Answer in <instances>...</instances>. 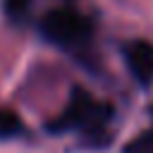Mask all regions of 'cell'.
<instances>
[{
  "instance_id": "cell-1",
  "label": "cell",
  "mask_w": 153,
  "mask_h": 153,
  "mask_svg": "<svg viewBox=\"0 0 153 153\" xmlns=\"http://www.w3.org/2000/svg\"><path fill=\"white\" fill-rule=\"evenodd\" d=\"M112 120V108L98 98H93L84 88H74L67 108L50 127L55 131H79L88 146H105L108 124Z\"/></svg>"
},
{
  "instance_id": "cell-2",
  "label": "cell",
  "mask_w": 153,
  "mask_h": 153,
  "mask_svg": "<svg viewBox=\"0 0 153 153\" xmlns=\"http://www.w3.org/2000/svg\"><path fill=\"white\" fill-rule=\"evenodd\" d=\"M41 33L57 48L79 50L91 41L93 24L86 14H81L74 7H57L41 19Z\"/></svg>"
},
{
  "instance_id": "cell-3",
  "label": "cell",
  "mask_w": 153,
  "mask_h": 153,
  "mask_svg": "<svg viewBox=\"0 0 153 153\" xmlns=\"http://www.w3.org/2000/svg\"><path fill=\"white\" fill-rule=\"evenodd\" d=\"M122 55H124L127 69L134 76V81L139 86L148 88L153 84V43L143 41V38H134V41L124 43Z\"/></svg>"
},
{
  "instance_id": "cell-4",
  "label": "cell",
  "mask_w": 153,
  "mask_h": 153,
  "mask_svg": "<svg viewBox=\"0 0 153 153\" xmlns=\"http://www.w3.org/2000/svg\"><path fill=\"white\" fill-rule=\"evenodd\" d=\"M22 131V120L12 112L0 108V139H14Z\"/></svg>"
},
{
  "instance_id": "cell-5",
  "label": "cell",
  "mask_w": 153,
  "mask_h": 153,
  "mask_svg": "<svg viewBox=\"0 0 153 153\" xmlns=\"http://www.w3.org/2000/svg\"><path fill=\"white\" fill-rule=\"evenodd\" d=\"M124 153H153V129H146L136 139H131L124 146Z\"/></svg>"
},
{
  "instance_id": "cell-6",
  "label": "cell",
  "mask_w": 153,
  "mask_h": 153,
  "mask_svg": "<svg viewBox=\"0 0 153 153\" xmlns=\"http://www.w3.org/2000/svg\"><path fill=\"white\" fill-rule=\"evenodd\" d=\"M31 7V0H5V14L12 22H22Z\"/></svg>"
}]
</instances>
